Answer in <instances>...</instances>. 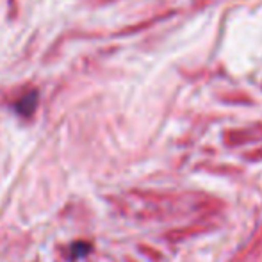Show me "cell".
Instances as JSON below:
<instances>
[{
	"label": "cell",
	"instance_id": "6da1fadb",
	"mask_svg": "<svg viewBox=\"0 0 262 262\" xmlns=\"http://www.w3.org/2000/svg\"><path fill=\"white\" fill-rule=\"evenodd\" d=\"M36 104H38V97H36V93H29V95H25L20 102H18L16 109L20 114H31L32 111H34Z\"/></svg>",
	"mask_w": 262,
	"mask_h": 262
}]
</instances>
